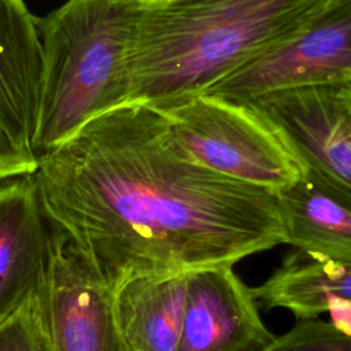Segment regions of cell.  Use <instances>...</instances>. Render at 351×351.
I'll use <instances>...</instances> for the list:
<instances>
[{"mask_svg":"<svg viewBox=\"0 0 351 351\" xmlns=\"http://www.w3.org/2000/svg\"><path fill=\"white\" fill-rule=\"evenodd\" d=\"M33 176L52 229L112 293L287 244L276 191L195 163L141 103L85 122L37 156Z\"/></svg>","mask_w":351,"mask_h":351,"instance_id":"cell-1","label":"cell"},{"mask_svg":"<svg viewBox=\"0 0 351 351\" xmlns=\"http://www.w3.org/2000/svg\"><path fill=\"white\" fill-rule=\"evenodd\" d=\"M330 0H138L129 103L160 108L308 25Z\"/></svg>","mask_w":351,"mask_h":351,"instance_id":"cell-2","label":"cell"},{"mask_svg":"<svg viewBox=\"0 0 351 351\" xmlns=\"http://www.w3.org/2000/svg\"><path fill=\"white\" fill-rule=\"evenodd\" d=\"M137 7L138 0H66L36 16L43 52L37 156L89 119L129 103Z\"/></svg>","mask_w":351,"mask_h":351,"instance_id":"cell-3","label":"cell"},{"mask_svg":"<svg viewBox=\"0 0 351 351\" xmlns=\"http://www.w3.org/2000/svg\"><path fill=\"white\" fill-rule=\"evenodd\" d=\"M156 110L181 152L214 173L277 191L306 171L281 130L250 103L199 93Z\"/></svg>","mask_w":351,"mask_h":351,"instance_id":"cell-4","label":"cell"},{"mask_svg":"<svg viewBox=\"0 0 351 351\" xmlns=\"http://www.w3.org/2000/svg\"><path fill=\"white\" fill-rule=\"evenodd\" d=\"M351 82V0H330L303 29L237 67L203 93L251 103L278 90Z\"/></svg>","mask_w":351,"mask_h":351,"instance_id":"cell-5","label":"cell"},{"mask_svg":"<svg viewBox=\"0 0 351 351\" xmlns=\"http://www.w3.org/2000/svg\"><path fill=\"white\" fill-rule=\"evenodd\" d=\"M34 302L47 351H130L114 293L55 229Z\"/></svg>","mask_w":351,"mask_h":351,"instance_id":"cell-6","label":"cell"},{"mask_svg":"<svg viewBox=\"0 0 351 351\" xmlns=\"http://www.w3.org/2000/svg\"><path fill=\"white\" fill-rule=\"evenodd\" d=\"M250 104L281 130L306 170L351 191V82L278 90Z\"/></svg>","mask_w":351,"mask_h":351,"instance_id":"cell-7","label":"cell"},{"mask_svg":"<svg viewBox=\"0 0 351 351\" xmlns=\"http://www.w3.org/2000/svg\"><path fill=\"white\" fill-rule=\"evenodd\" d=\"M274 337L232 265L188 273L177 351H262Z\"/></svg>","mask_w":351,"mask_h":351,"instance_id":"cell-8","label":"cell"},{"mask_svg":"<svg viewBox=\"0 0 351 351\" xmlns=\"http://www.w3.org/2000/svg\"><path fill=\"white\" fill-rule=\"evenodd\" d=\"M51 239L34 176L0 181V322L36 292Z\"/></svg>","mask_w":351,"mask_h":351,"instance_id":"cell-9","label":"cell"},{"mask_svg":"<svg viewBox=\"0 0 351 351\" xmlns=\"http://www.w3.org/2000/svg\"><path fill=\"white\" fill-rule=\"evenodd\" d=\"M41 71L36 16L23 0H0V132L32 155H36Z\"/></svg>","mask_w":351,"mask_h":351,"instance_id":"cell-10","label":"cell"},{"mask_svg":"<svg viewBox=\"0 0 351 351\" xmlns=\"http://www.w3.org/2000/svg\"><path fill=\"white\" fill-rule=\"evenodd\" d=\"M251 292L266 310L285 308L299 321L329 313L330 321L351 336V261L292 247Z\"/></svg>","mask_w":351,"mask_h":351,"instance_id":"cell-11","label":"cell"},{"mask_svg":"<svg viewBox=\"0 0 351 351\" xmlns=\"http://www.w3.org/2000/svg\"><path fill=\"white\" fill-rule=\"evenodd\" d=\"M276 196L287 244L351 261V191L306 170Z\"/></svg>","mask_w":351,"mask_h":351,"instance_id":"cell-12","label":"cell"},{"mask_svg":"<svg viewBox=\"0 0 351 351\" xmlns=\"http://www.w3.org/2000/svg\"><path fill=\"white\" fill-rule=\"evenodd\" d=\"M186 276L136 278L114 293L117 319L130 351H177Z\"/></svg>","mask_w":351,"mask_h":351,"instance_id":"cell-13","label":"cell"},{"mask_svg":"<svg viewBox=\"0 0 351 351\" xmlns=\"http://www.w3.org/2000/svg\"><path fill=\"white\" fill-rule=\"evenodd\" d=\"M262 351H351V336L332 321L306 319L276 336Z\"/></svg>","mask_w":351,"mask_h":351,"instance_id":"cell-14","label":"cell"},{"mask_svg":"<svg viewBox=\"0 0 351 351\" xmlns=\"http://www.w3.org/2000/svg\"><path fill=\"white\" fill-rule=\"evenodd\" d=\"M0 351H47L34 293L0 322Z\"/></svg>","mask_w":351,"mask_h":351,"instance_id":"cell-15","label":"cell"},{"mask_svg":"<svg viewBox=\"0 0 351 351\" xmlns=\"http://www.w3.org/2000/svg\"><path fill=\"white\" fill-rule=\"evenodd\" d=\"M37 169V156L18 149L0 132V181L33 174Z\"/></svg>","mask_w":351,"mask_h":351,"instance_id":"cell-16","label":"cell"}]
</instances>
